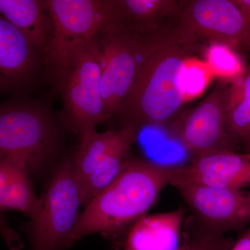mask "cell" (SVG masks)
<instances>
[{"label":"cell","instance_id":"cell-1","mask_svg":"<svg viewBox=\"0 0 250 250\" xmlns=\"http://www.w3.org/2000/svg\"><path fill=\"white\" fill-rule=\"evenodd\" d=\"M198 38L179 25L139 36L137 71L118 115L138 130L172 121L184 103L180 83L184 62L196 52Z\"/></svg>","mask_w":250,"mask_h":250},{"label":"cell","instance_id":"cell-2","mask_svg":"<svg viewBox=\"0 0 250 250\" xmlns=\"http://www.w3.org/2000/svg\"><path fill=\"white\" fill-rule=\"evenodd\" d=\"M175 170L143 159H126L116 179L79 215L74 242L92 233L111 234L134 225L155 205Z\"/></svg>","mask_w":250,"mask_h":250},{"label":"cell","instance_id":"cell-3","mask_svg":"<svg viewBox=\"0 0 250 250\" xmlns=\"http://www.w3.org/2000/svg\"><path fill=\"white\" fill-rule=\"evenodd\" d=\"M59 134L54 115L42 104L16 100L0 104V159L21 161L37 172L57 152Z\"/></svg>","mask_w":250,"mask_h":250},{"label":"cell","instance_id":"cell-4","mask_svg":"<svg viewBox=\"0 0 250 250\" xmlns=\"http://www.w3.org/2000/svg\"><path fill=\"white\" fill-rule=\"evenodd\" d=\"M139 36L109 21L87 43L100 68L105 121L118 113L134 84Z\"/></svg>","mask_w":250,"mask_h":250},{"label":"cell","instance_id":"cell-5","mask_svg":"<svg viewBox=\"0 0 250 250\" xmlns=\"http://www.w3.org/2000/svg\"><path fill=\"white\" fill-rule=\"evenodd\" d=\"M51 36L43 55L49 81L64 67L77 46L88 43L109 21L110 0H45Z\"/></svg>","mask_w":250,"mask_h":250},{"label":"cell","instance_id":"cell-6","mask_svg":"<svg viewBox=\"0 0 250 250\" xmlns=\"http://www.w3.org/2000/svg\"><path fill=\"white\" fill-rule=\"evenodd\" d=\"M51 82L60 93L65 124L79 136L106 121L100 68L87 43L77 46Z\"/></svg>","mask_w":250,"mask_h":250},{"label":"cell","instance_id":"cell-7","mask_svg":"<svg viewBox=\"0 0 250 250\" xmlns=\"http://www.w3.org/2000/svg\"><path fill=\"white\" fill-rule=\"evenodd\" d=\"M39 214L28 228L30 250H64L74 243L72 233L82 205L72 160L59 167L41 198Z\"/></svg>","mask_w":250,"mask_h":250},{"label":"cell","instance_id":"cell-8","mask_svg":"<svg viewBox=\"0 0 250 250\" xmlns=\"http://www.w3.org/2000/svg\"><path fill=\"white\" fill-rule=\"evenodd\" d=\"M227 90L218 85L198 106L172 123V132L195 158L219 151L236 152L229 131Z\"/></svg>","mask_w":250,"mask_h":250},{"label":"cell","instance_id":"cell-9","mask_svg":"<svg viewBox=\"0 0 250 250\" xmlns=\"http://www.w3.org/2000/svg\"><path fill=\"white\" fill-rule=\"evenodd\" d=\"M202 228L219 234L242 232L250 225V190L220 188L173 181Z\"/></svg>","mask_w":250,"mask_h":250},{"label":"cell","instance_id":"cell-10","mask_svg":"<svg viewBox=\"0 0 250 250\" xmlns=\"http://www.w3.org/2000/svg\"><path fill=\"white\" fill-rule=\"evenodd\" d=\"M176 15L179 25L199 39L250 54V27L233 0L182 1Z\"/></svg>","mask_w":250,"mask_h":250},{"label":"cell","instance_id":"cell-11","mask_svg":"<svg viewBox=\"0 0 250 250\" xmlns=\"http://www.w3.org/2000/svg\"><path fill=\"white\" fill-rule=\"evenodd\" d=\"M41 68L43 55L0 14V95L27 90Z\"/></svg>","mask_w":250,"mask_h":250},{"label":"cell","instance_id":"cell-12","mask_svg":"<svg viewBox=\"0 0 250 250\" xmlns=\"http://www.w3.org/2000/svg\"><path fill=\"white\" fill-rule=\"evenodd\" d=\"M173 181L244 190L250 187V160L245 154L232 151L210 153L195 158L188 165L176 167Z\"/></svg>","mask_w":250,"mask_h":250},{"label":"cell","instance_id":"cell-13","mask_svg":"<svg viewBox=\"0 0 250 250\" xmlns=\"http://www.w3.org/2000/svg\"><path fill=\"white\" fill-rule=\"evenodd\" d=\"M186 211L179 208L145 215L133 225L125 250H179Z\"/></svg>","mask_w":250,"mask_h":250},{"label":"cell","instance_id":"cell-14","mask_svg":"<svg viewBox=\"0 0 250 250\" xmlns=\"http://www.w3.org/2000/svg\"><path fill=\"white\" fill-rule=\"evenodd\" d=\"M181 1L174 0H110V21L144 35L161 27V21L176 14Z\"/></svg>","mask_w":250,"mask_h":250},{"label":"cell","instance_id":"cell-15","mask_svg":"<svg viewBox=\"0 0 250 250\" xmlns=\"http://www.w3.org/2000/svg\"><path fill=\"white\" fill-rule=\"evenodd\" d=\"M0 14L44 55L51 36L45 0H0Z\"/></svg>","mask_w":250,"mask_h":250},{"label":"cell","instance_id":"cell-16","mask_svg":"<svg viewBox=\"0 0 250 250\" xmlns=\"http://www.w3.org/2000/svg\"><path fill=\"white\" fill-rule=\"evenodd\" d=\"M124 126L118 130L98 133L91 129L80 135V143L73 159L74 172L80 188L119 142L125 134Z\"/></svg>","mask_w":250,"mask_h":250},{"label":"cell","instance_id":"cell-17","mask_svg":"<svg viewBox=\"0 0 250 250\" xmlns=\"http://www.w3.org/2000/svg\"><path fill=\"white\" fill-rule=\"evenodd\" d=\"M125 134L116 146L108 153L89 178L80 188L81 203L86 206L110 185L121 173L126 156L136 141L139 130L133 126H123Z\"/></svg>","mask_w":250,"mask_h":250},{"label":"cell","instance_id":"cell-18","mask_svg":"<svg viewBox=\"0 0 250 250\" xmlns=\"http://www.w3.org/2000/svg\"><path fill=\"white\" fill-rule=\"evenodd\" d=\"M229 131L240 144L250 143V66L245 75L230 83L227 90Z\"/></svg>","mask_w":250,"mask_h":250},{"label":"cell","instance_id":"cell-19","mask_svg":"<svg viewBox=\"0 0 250 250\" xmlns=\"http://www.w3.org/2000/svg\"><path fill=\"white\" fill-rule=\"evenodd\" d=\"M29 169L21 161H15L7 192L0 211L17 210L35 218L42 207V200L36 197L29 177Z\"/></svg>","mask_w":250,"mask_h":250},{"label":"cell","instance_id":"cell-20","mask_svg":"<svg viewBox=\"0 0 250 250\" xmlns=\"http://www.w3.org/2000/svg\"><path fill=\"white\" fill-rule=\"evenodd\" d=\"M204 58L213 77L229 84L243 76L249 66L240 52L216 41H209L206 46Z\"/></svg>","mask_w":250,"mask_h":250},{"label":"cell","instance_id":"cell-21","mask_svg":"<svg viewBox=\"0 0 250 250\" xmlns=\"http://www.w3.org/2000/svg\"><path fill=\"white\" fill-rule=\"evenodd\" d=\"M213 78L205 61L195 56L188 57L184 62L180 75L184 103L202 96Z\"/></svg>","mask_w":250,"mask_h":250},{"label":"cell","instance_id":"cell-22","mask_svg":"<svg viewBox=\"0 0 250 250\" xmlns=\"http://www.w3.org/2000/svg\"><path fill=\"white\" fill-rule=\"evenodd\" d=\"M234 242L233 238L200 228L182 250H229Z\"/></svg>","mask_w":250,"mask_h":250},{"label":"cell","instance_id":"cell-23","mask_svg":"<svg viewBox=\"0 0 250 250\" xmlns=\"http://www.w3.org/2000/svg\"><path fill=\"white\" fill-rule=\"evenodd\" d=\"M14 164L13 159H0V210L9 187Z\"/></svg>","mask_w":250,"mask_h":250},{"label":"cell","instance_id":"cell-24","mask_svg":"<svg viewBox=\"0 0 250 250\" xmlns=\"http://www.w3.org/2000/svg\"><path fill=\"white\" fill-rule=\"evenodd\" d=\"M0 233H1L10 248L14 250H19L22 247V243L17 233L9 228V225L2 218H0Z\"/></svg>","mask_w":250,"mask_h":250},{"label":"cell","instance_id":"cell-25","mask_svg":"<svg viewBox=\"0 0 250 250\" xmlns=\"http://www.w3.org/2000/svg\"><path fill=\"white\" fill-rule=\"evenodd\" d=\"M229 250H250V225L242 231Z\"/></svg>","mask_w":250,"mask_h":250},{"label":"cell","instance_id":"cell-26","mask_svg":"<svg viewBox=\"0 0 250 250\" xmlns=\"http://www.w3.org/2000/svg\"><path fill=\"white\" fill-rule=\"evenodd\" d=\"M250 27V0H233Z\"/></svg>","mask_w":250,"mask_h":250},{"label":"cell","instance_id":"cell-27","mask_svg":"<svg viewBox=\"0 0 250 250\" xmlns=\"http://www.w3.org/2000/svg\"><path fill=\"white\" fill-rule=\"evenodd\" d=\"M245 155H246V157L250 160V152L246 153V154H245Z\"/></svg>","mask_w":250,"mask_h":250},{"label":"cell","instance_id":"cell-28","mask_svg":"<svg viewBox=\"0 0 250 250\" xmlns=\"http://www.w3.org/2000/svg\"><path fill=\"white\" fill-rule=\"evenodd\" d=\"M249 152H250V150L249 151Z\"/></svg>","mask_w":250,"mask_h":250}]
</instances>
